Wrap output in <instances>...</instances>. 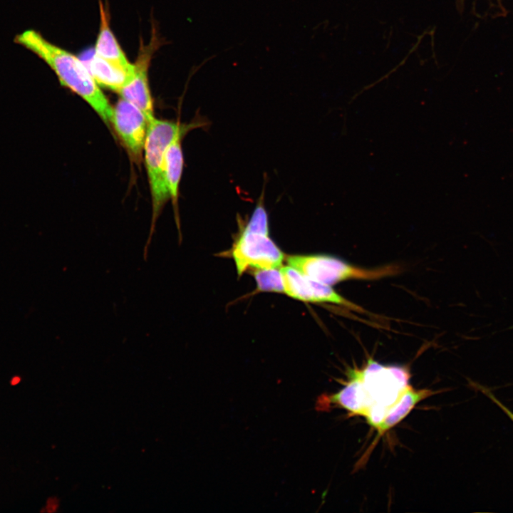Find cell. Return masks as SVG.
I'll return each instance as SVG.
<instances>
[{"label":"cell","instance_id":"cell-2","mask_svg":"<svg viewBox=\"0 0 513 513\" xmlns=\"http://www.w3.org/2000/svg\"><path fill=\"white\" fill-rule=\"evenodd\" d=\"M14 41L43 61L62 86L81 97L105 123H111L113 108L83 61L33 29L16 35Z\"/></svg>","mask_w":513,"mask_h":513},{"label":"cell","instance_id":"cell-7","mask_svg":"<svg viewBox=\"0 0 513 513\" xmlns=\"http://www.w3.org/2000/svg\"><path fill=\"white\" fill-rule=\"evenodd\" d=\"M111 123L129 152L139 160L149 125L145 114L134 104L120 98L113 108Z\"/></svg>","mask_w":513,"mask_h":513},{"label":"cell","instance_id":"cell-8","mask_svg":"<svg viewBox=\"0 0 513 513\" xmlns=\"http://www.w3.org/2000/svg\"><path fill=\"white\" fill-rule=\"evenodd\" d=\"M154 46L155 43L146 47L142 46L135 63L134 76L118 92L121 98L136 105L145 114L149 122L155 118L147 74Z\"/></svg>","mask_w":513,"mask_h":513},{"label":"cell","instance_id":"cell-14","mask_svg":"<svg viewBox=\"0 0 513 513\" xmlns=\"http://www.w3.org/2000/svg\"><path fill=\"white\" fill-rule=\"evenodd\" d=\"M477 388L487 396L492 401H493L501 410L513 421V413L506 407L502 403H501L494 394L487 388L481 385H477Z\"/></svg>","mask_w":513,"mask_h":513},{"label":"cell","instance_id":"cell-3","mask_svg":"<svg viewBox=\"0 0 513 513\" xmlns=\"http://www.w3.org/2000/svg\"><path fill=\"white\" fill-rule=\"evenodd\" d=\"M187 124L153 118L149 122L143 152L152 196V214L148 239L144 248L145 259L155 232L156 221L169 200L165 178V157L167 146Z\"/></svg>","mask_w":513,"mask_h":513},{"label":"cell","instance_id":"cell-13","mask_svg":"<svg viewBox=\"0 0 513 513\" xmlns=\"http://www.w3.org/2000/svg\"><path fill=\"white\" fill-rule=\"evenodd\" d=\"M280 268L256 269L254 277L258 290L284 292L283 279Z\"/></svg>","mask_w":513,"mask_h":513},{"label":"cell","instance_id":"cell-5","mask_svg":"<svg viewBox=\"0 0 513 513\" xmlns=\"http://www.w3.org/2000/svg\"><path fill=\"white\" fill-rule=\"evenodd\" d=\"M232 256L239 275L249 268H280L284 258L269 232L256 231L247 224L234 243Z\"/></svg>","mask_w":513,"mask_h":513},{"label":"cell","instance_id":"cell-6","mask_svg":"<svg viewBox=\"0 0 513 513\" xmlns=\"http://www.w3.org/2000/svg\"><path fill=\"white\" fill-rule=\"evenodd\" d=\"M280 270L284 293L292 298L307 302L331 303L356 311H364L338 294L330 285L311 279L290 266H282Z\"/></svg>","mask_w":513,"mask_h":513},{"label":"cell","instance_id":"cell-9","mask_svg":"<svg viewBox=\"0 0 513 513\" xmlns=\"http://www.w3.org/2000/svg\"><path fill=\"white\" fill-rule=\"evenodd\" d=\"M207 122L204 120H198L187 124L182 128L172 139L167 147L165 157V178L167 188L175 207V219L179 229V219L177 213V200L179 195V187L182 177L184 157L182 148V139L183 136L190 130L199 127L205 126Z\"/></svg>","mask_w":513,"mask_h":513},{"label":"cell","instance_id":"cell-1","mask_svg":"<svg viewBox=\"0 0 513 513\" xmlns=\"http://www.w3.org/2000/svg\"><path fill=\"white\" fill-rule=\"evenodd\" d=\"M409 378L404 367L369 359L363 368L350 371L348 383L341 390L343 403L349 412L365 417L376 429L409 386Z\"/></svg>","mask_w":513,"mask_h":513},{"label":"cell","instance_id":"cell-10","mask_svg":"<svg viewBox=\"0 0 513 513\" xmlns=\"http://www.w3.org/2000/svg\"><path fill=\"white\" fill-rule=\"evenodd\" d=\"M83 61L99 86L117 93L135 74V64L131 68H125L98 56L94 52L88 60Z\"/></svg>","mask_w":513,"mask_h":513},{"label":"cell","instance_id":"cell-12","mask_svg":"<svg viewBox=\"0 0 513 513\" xmlns=\"http://www.w3.org/2000/svg\"><path fill=\"white\" fill-rule=\"evenodd\" d=\"M428 389L416 390L408 386L398 401L388 410L385 418L375 429L379 435L403 420L421 400L433 395Z\"/></svg>","mask_w":513,"mask_h":513},{"label":"cell","instance_id":"cell-11","mask_svg":"<svg viewBox=\"0 0 513 513\" xmlns=\"http://www.w3.org/2000/svg\"><path fill=\"white\" fill-rule=\"evenodd\" d=\"M100 30L93 52L110 63L125 68L133 67L134 64L129 62L110 28L102 4L100 5Z\"/></svg>","mask_w":513,"mask_h":513},{"label":"cell","instance_id":"cell-4","mask_svg":"<svg viewBox=\"0 0 513 513\" xmlns=\"http://www.w3.org/2000/svg\"><path fill=\"white\" fill-rule=\"evenodd\" d=\"M286 261L289 266L306 276L328 285L350 279H380L399 271V267L393 264L366 269L337 257L321 254L289 256Z\"/></svg>","mask_w":513,"mask_h":513}]
</instances>
